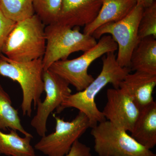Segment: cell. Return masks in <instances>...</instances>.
Listing matches in <instances>:
<instances>
[{
	"mask_svg": "<svg viewBox=\"0 0 156 156\" xmlns=\"http://www.w3.org/2000/svg\"><path fill=\"white\" fill-rule=\"evenodd\" d=\"M101 71L84 90L69 95L56 110L59 113L65 109L74 108L83 113L89 120L90 128H92L106 119L96 105L95 98L98 93L108 84L118 89L126 76L131 72L129 68L120 66L117 62L114 52L103 55Z\"/></svg>",
	"mask_w": 156,
	"mask_h": 156,
	"instance_id": "obj_1",
	"label": "cell"
},
{
	"mask_svg": "<svg viewBox=\"0 0 156 156\" xmlns=\"http://www.w3.org/2000/svg\"><path fill=\"white\" fill-rule=\"evenodd\" d=\"M45 27L36 14L16 22L2 53L9 59L18 62L43 58L46 46Z\"/></svg>",
	"mask_w": 156,
	"mask_h": 156,
	"instance_id": "obj_2",
	"label": "cell"
},
{
	"mask_svg": "<svg viewBox=\"0 0 156 156\" xmlns=\"http://www.w3.org/2000/svg\"><path fill=\"white\" fill-rule=\"evenodd\" d=\"M44 71L42 58L18 62L0 53V75L17 82L21 87V108L23 116L31 117L32 103L35 108L38 102L41 101V97L44 91Z\"/></svg>",
	"mask_w": 156,
	"mask_h": 156,
	"instance_id": "obj_3",
	"label": "cell"
},
{
	"mask_svg": "<svg viewBox=\"0 0 156 156\" xmlns=\"http://www.w3.org/2000/svg\"><path fill=\"white\" fill-rule=\"evenodd\" d=\"M80 30V27L72 28L58 22L46 26V50L42 58L44 70L56 61L68 59L72 53L86 52L96 45V39Z\"/></svg>",
	"mask_w": 156,
	"mask_h": 156,
	"instance_id": "obj_4",
	"label": "cell"
},
{
	"mask_svg": "<svg viewBox=\"0 0 156 156\" xmlns=\"http://www.w3.org/2000/svg\"><path fill=\"white\" fill-rule=\"evenodd\" d=\"M118 50V45L109 35H105L99 39L93 48L84 52L77 58L60 60L54 62L48 69L72 85L78 92L86 89L94 78L88 73L92 62L110 52Z\"/></svg>",
	"mask_w": 156,
	"mask_h": 156,
	"instance_id": "obj_5",
	"label": "cell"
},
{
	"mask_svg": "<svg viewBox=\"0 0 156 156\" xmlns=\"http://www.w3.org/2000/svg\"><path fill=\"white\" fill-rule=\"evenodd\" d=\"M94 150L98 156H156L127 133L105 120L92 128Z\"/></svg>",
	"mask_w": 156,
	"mask_h": 156,
	"instance_id": "obj_6",
	"label": "cell"
},
{
	"mask_svg": "<svg viewBox=\"0 0 156 156\" xmlns=\"http://www.w3.org/2000/svg\"><path fill=\"white\" fill-rule=\"evenodd\" d=\"M144 8L136 4L125 18L117 22L109 23L100 27L92 34L96 39L109 35L118 45L116 60L120 66L130 67L131 54L138 44V26Z\"/></svg>",
	"mask_w": 156,
	"mask_h": 156,
	"instance_id": "obj_7",
	"label": "cell"
},
{
	"mask_svg": "<svg viewBox=\"0 0 156 156\" xmlns=\"http://www.w3.org/2000/svg\"><path fill=\"white\" fill-rule=\"evenodd\" d=\"M53 116L56 121L55 131L42 136L34 148L48 156H65L75 141L90 128L89 120L81 112L69 122Z\"/></svg>",
	"mask_w": 156,
	"mask_h": 156,
	"instance_id": "obj_8",
	"label": "cell"
},
{
	"mask_svg": "<svg viewBox=\"0 0 156 156\" xmlns=\"http://www.w3.org/2000/svg\"><path fill=\"white\" fill-rule=\"evenodd\" d=\"M43 80L46 97L44 101H41L37 104V113L30 123L32 127L41 137L45 136L48 131L47 122L50 114L57 109L72 94L69 84L49 69L43 72Z\"/></svg>",
	"mask_w": 156,
	"mask_h": 156,
	"instance_id": "obj_9",
	"label": "cell"
},
{
	"mask_svg": "<svg viewBox=\"0 0 156 156\" xmlns=\"http://www.w3.org/2000/svg\"><path fill=\"white\" fill-rule=\"evenodd\" d=\"M107 98L102 112L105 118L118 128L131 132L140 111L133 98L120 88L108 89Z\"/></svg>",
	"mask_w": 156,
	"mask_h": 156,
	"instance_id": "obj_10",
	"label": "cell"
},
{
	"mask_svg": "<svg viewBox=\"0 0 156 156\" xmlns=\"http://www.w3.org/2000/svg\"><path fill=\"white\" fill-rule=\"evenodd\" d=\"M102 0H62L57 22L71 27L86 26L97 17Z\"/></svg>",
	"mask_w": 156,
	"mask_h": 156,
	"instance_id": "obj_11",
	"label": "cell"
},
{
	"mask_svg": "<svg viewBox=\"0 0 156 156\" xmlns=\"http://www.w3.org/2000/svg\"><path fill=\"white\" fill-rule=\"evenodd\" d=\"M156 86V75L135 71L126 76L119 88L128 92L140 109L154 101L153 92Z\"/></svg>",
	"mask_w": 156,
	"mask_h": 156,
	"instance_id": "obj_12",
	"label": "cell"
},
{
	"mask_svg": "<svg viewBox=\"0 0 156 156\" xmlns=\"http://www.w3.org/2000/svg\"><path fill=\"white\" fill-rule=\"evenodd\" d=\"M136 5L135 0H102L100 11L95 19L84 27L83 33L92 35L100 27L125 18Z\"/></svg>",
	"mask_w": 156,
	"mask_h": 156,
	"instance_id": "obj_13",
	"label": "cell"
},
{
	"mask_svg": "<svg viewBox=\"0 0 156 156\" xmlns=\"http://www.w3.org/2000/svg\"><path fill=\"white\" fill-rule=\"evenodd\" d=\"M131 136L149 150L156 144V102L154 101L140 109L139 114L131 131Z\"/></svg>",
	"mask_w": 156,
	"mask_h": 156,
	"instance_id": "obj_14",
	"label": "cell"
},
{
	"mask_svg": "<svg viewBox=\"0 0 156 156\" xmlns=\"http://www.w3.org/2000/svg\"><path fill=\"white\" fill-rule=\"evenodd\" d=\"M131 71L156 75V38L140 39L132 52L130 59Z\"/></svg>",
	"mask_w": 156,
	"mask_h": 156,
	"instance_id": "obj_15",
	"label": "cell"
},
{
	"mask_svg": "<svg viewBox=\"0 0 156 156\" xmlns=\"http://www.w3.org/2000/svg\"><path fill=\"white\" fill-rule=\"evenodd\" d=\"M32 137H21L16 130L10 129V133H4L0 130V155L9 156H33L34 149L31 145Z\"/></svg>",
	"mask_w": 156,
	"mask_h": 156,
	"instance_id": "obj_16",
	"label": "cell"
},
{
	"mask_svg": "<svg viewBox=\"0 0 156 156\" xmlns=\"http://www.w3.org/2000/svg\"><path fill=\"white\" fill-rule=\"evenodd\" d=\"M8 128L33 138L22 126L18 110L13 107L10 95L0 84V130L6 131Z\"/></svg>",
	"mask_w": 156,
	"mask_h": 156,
	"instance_id": "obj_17",
	"label": "cell"
},
{
	"mask_svg": "<svg viewBox=\"0 0 156 156\" xmlns=\"http://www.w3.org/2000/svg\"><path fill=\"white\" fill-rule=\"evenodd\" d=\"M0 11L6 17L16 22L35 14L32 0H0Z\"/></svg>",
	"mask_w": 156,
	"mask_h": 156,
	"instance_id": "obj_18",
	"label": "cell"
},
{
	"mask_svg": "<svg viewBox=\"0 0 156 156\" xmlns=\"http://www.w3.org/2000/svg\"><path fill=\"white\" fill-rule=\"evenodd\" d=\"M35 14L47 26L57 22L62 0H32Z\"/></svg>",
	"mask_w": 156,
	"mask_h": 156,
	"instance_id": "obj_19",
	"label": "cell"
},
{
	"mask_svg": "<svg viewBox=\"0 0 156 156\" xmlns=\"http://www.w3.org/2000/svg\"><path fill=\"white\" fill-rule=\"evenodd\" d=\"M140 39L152 36L156 38V2L145 8L138 26Z\"/></svg>",
	"mask_w": 156,
	"mask_h": 156,
	"instance_id": "obj_20",
	"label": "cell"
},
{
	"mask_svg": "<svg viewBox=\"0 0 156 156\" xmlns=\"http://www.w3.org/2000/svg\"><path fill=\"white\" fill-rule=\"evenodd\" d=\"M16 22L6 17L0 11V53Z\"/></svg>",
	"mask_w": 156,
	"mask_h": 156,
	"instance_id": "obj_21",
	"label": "cell"
},
{
	"mask_svg": "<svg viewBox=\"0 0 156 156\" xmlns=\"http://www.w3.org/2000/svg\"><path fill=\"white\" fill-rule=\"evenodd\" d=\"M65 156H92L91 149L86 144L76 140Z\"/></svg>",
	"mask_w": 156,
	"mask_h": 156,
	"instance_id": "obj_22",
	"label": "cell"
},
{
	"mask_svg": "<svg viewBox=\"0 0 156 156\" xmlns=\"http://www.w3.org/2000/svg\"><path fill=\"white\" fill-rule=\"evenodd\" d=\"M136 4L141 5L144 9L151 5L155 2V0H135Z\"/></svg>",
	"mask_w": 156,
	"mask_h": 156,
	"instance_id": "obj_23",
	"label": "cell"
},
{
	"mask_svg": "<svg viewBox=\"0 0 156 156\" xmlns=\"http://www.w3.org/2000/svg\"><path fill=\"white\" fill-rule=\"evenodd\" d=\"M41 156L36 155H34V156Z\"/></svg>",
	"mask_w": 156,
	"mask_h": 156,
	"instance_id": "obj_24",
	"label": "cell"
}]
</instances>
